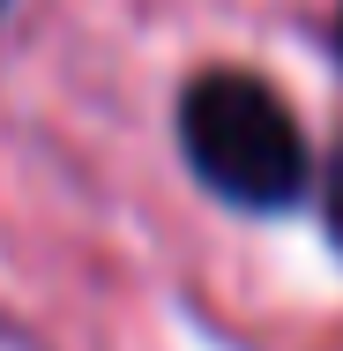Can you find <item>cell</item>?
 Wrapping results in <instances>:
<instances>
[{
	"label": "cell",
	"instance_id": "cell-1",
	"mask_svg": "<svg viewBox=\"0 0 343 351\" xmlns=\"http://www.w3.org/2000/svg\"><path fill=\"white\" fill-rule=\"evenodd\" d=\"M179 142H187V165L239 210H283L306 195V135H298L291 105L239 68L187 82Z\"/></svg>",
	"mask_w": 343,
	"mask_h": 351
},
{
	"label": "cell",
	"instance_id": "cell-3",
	"mask_svg": "<svg viewBox=\"0 0 343 351\" xmlns=\"http://www.w3.org/2000/svg\"><path fill=\"white\" fill-rule=\"evenodd\" d=\"M336 45H343V23H336Z\"/></svg>",
	"mask_w": 343,
	"mask_h": 351
},
{
	"label": "cell",
	"instance_id": "cell-2",
	"mask_svg": "<svg viewBox=\"0 0 343 351\" xmlns=\"http://www.w3.org/2000/svg\"><path fill=\"white\" fill-rule=\"evenodd\" d=\"M329 232H336V247H343V157H336V172H329Z\"/></svg>",
	"mask_w": 343,
	"mask_h": 351
}]
</instances>
